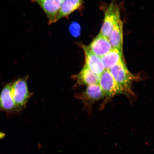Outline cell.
Wrapping results in <instances>:
<instances>
[{"instance_id": "obj_5", "label": "cell", "mask_w": 154, "mask_h": 154, "mask_svg": "<svg viewBox=\"0 0 154 154\" xmlns=\"http://www.w3.org/2000/svg\"><path fill=\"white\" fill-rule=\"evenodd\" d=\"M76 97L82 100L89 113L91 112L94 103L103 99L104 96L100 86L99 84H97L88 86L85 91L76 94Z\"/></svg>"}, {"instance_id": "obj_9", "label": "cell", "mask_w": 154, "mask_h": 154, "mask_svg": "<svg viewBox=\"0 0 154 154\" xmlns=\"http://www.w3.org/2000/svg\"><path fill=\"white\" fill-rule=\"evenodd\" d=\"M79 45L84 51L85 62V65L92 72L100 75L105 70L101 58L89 51L83 44H79Z\"/></svg>"}, {"instance_id": "obj_11", "label": "cell", "mask_w": 154, "mask_h": 154, "mask_svg": "<svg viewBox=\"0 0 154 154\" xmlns=\"http://www.w3.org/2000/svg\"><path fill=\"white\" fill-rule=\"evenodd\" d=\"M83 0H64L57 18V22L61 19H68L74 11L82 8Z\"/></svg>"}, {"instance_id": "obj_7", "label": "cell", "mask_w": 154, "mask_h": 154, "mask_svg": "<svg viewBox=\"0 0 154 154\" xmlns=\"http://www.w3.org/2000/svg\"><path fill=\"white\" fill-rule=\"evenodd\" d=\"M87 49L94 54L101 57L108 53L112 49L108 38L100 33L92 40Z\"/></svg>"}, {"instance_id": "obj_4", "label": "cell", "mask_w": 154, "mask_h": 154, "mask_svg": "<svg viewBox=\"0 0 154 154\" xmlns=\"http://www.w3.org/2000/svg\"><path fill=\"white\" fill-rule=\"evenodd\" d=\"M99 84L103 92L106 101L115 95L123 94L122 89L117 84L109 70H105L100 75Z\"/></svg>"}, {"instance_id": "obj_6", "label": "cell", "mask_w": 154, "mask_h": 154, "mask_svg": "<svg viewBox=\"0 0 154 154\" xmlns=\"http://www.w3.org/2000/svg\"><path fill=\"white\" fill-rule=\"evenodd\" d=\"M41 8L47 17L48 25L57 22V18L64 0H30Z\"/></svg>"}, {"instance_id": "obj_12", "label": "cell", "mask_w": 154, "mask_h": 154, "mask_svg": "<svg viewBox=\"0 0 154 154\" xmlns=\"http://www.w3.org/2000/svg\"><path fill=\"white\" fill-rule=\"evenodd\" d=\"M123 23L121 19L113 28L108 38L111 47L123 52Z\"/></svg>"}, {"instance_id": "obj_3", "label": "cell", "mask_w": 154, "mask_h": 154, "mask_svg": "<svg viewBox=\"0 0 154 154\" xmlns=\"http://www.w3.org/2000/svg\"><path fill=\"white\" fill-rule=\"evenodd\" d=\"M104 14L100 33L108 38L113 28L121 19L120 8L114 3H111L106 8Z\"/></svg>"}, {"instance_id": "obj_2", "label": "cell", "mask_w": 154, "mask_h": 154, "mask_svg": "<svg viewBox=\"0 0 154 154\" xmlns=\"http://www.w3.org/2000/svg\"><path fill=\"white\" fill-rule=\"evenodd\" d=\"M28 76L20 78L11 83V93L15 105L19 111L26 106L32 94L29 91Z\"/></svg>"}, {"instance_id": "obj_8", "label": "cell", "mask_w": 154, "mask_h": 154, "mask_svg": "<svg viewBox=\"0 0 154 154\" xmlns=\"http://www.w3.org/2000/svg\"><path fill=\"white\" fill-rule=\"evenodd\" d=\"M0 110L8 113L19 111L13 100L11 93V83L3 88L0 94Z\"/></svg>"}, {"instance_id": "obj_1", "label": "cell", "mask_w": 154, "mask_h": 154, "mask_svg": "<svg viewBox=\"0 0 154 154\" xmlns=\"http://www.w3.org/2000/svg\"><path fill=\"white\" fill-rule=\"evenodd\" d=\"M112 75L122 89L123 94L127 96L134 95L131 90V85L135 81L139 80V77L131 73L127 68L124 59L109 70Z\"/></svg>"}, {"instance_id": "obj_10", "label": "cell", "mask_w": 154, "mask_h": 154, "mask_svg": "<svg viewBox=\"0 0 154 154\" xmlns=\"http://www.w3.org/2000/svg\"><path fill=\"white\" fill-rule=\"evenodd\" d=\"M74 78L77 81L78 86H88L99 84L100 75L92 72L85 65L78 75Z\"/></svg>"}, {"instance_id": "obj_13", "label": "cell", "mask_w": 154, "mask_h": 154, "mask_svg": "<svg viewBox=\"0 0 154 154\" xmlns=\"http://www.w3.org/2000/svg\"><path fill=\"white\" fill-rule=\"evenodd\" d=\"M105 69L109 70L123 60V52L112 48L108 53L101 57Z\"/></svg>"}]
</instances>
